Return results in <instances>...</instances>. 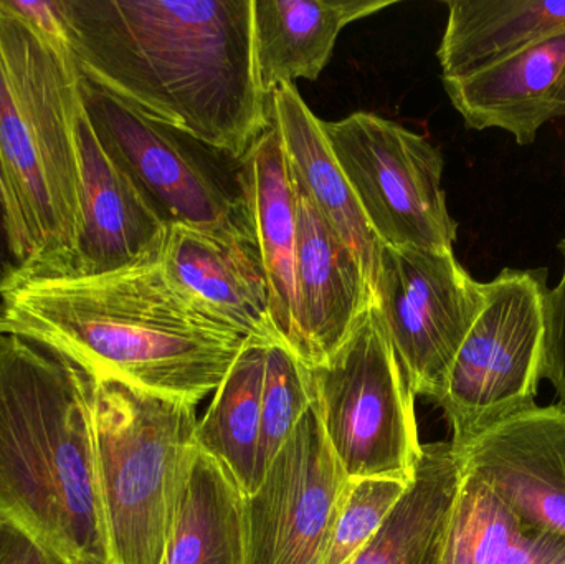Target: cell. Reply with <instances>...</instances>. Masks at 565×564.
Wrapping results in <instances>:
<instances>
[{
    "label": "cell",
    "mask_w": 565,
    "mask_h": 564,
    "mask_svg": "<svg viewBox=\"0 0 565 564\" xmlns=\"http://www.w3.org/2000/svg\"><path fill=\"white\" fill-rule=\"evenodd\" d=\"M530 529L463 469L460 492L438 564H518Z\"/></svg>",
    "instance_id": "cb8c5ba5"
},
{
    "label": "cell",
    "mask_w": 565,
    "mask_h": 564,
    "mask_svg": "<svg viewBox=\"0 0 565 564\" xmlns=\"http://www.w3.org/2000/svg\"><path fill=\"white\" fill-rule=\"evenodd\" d=\"M268 347L264 341H247L195 429L199 449L225 467L245 497L258 487L262 387Z\"/></svg>",
    "instance_id": "603a6c76"
},
{
    "label": "cell",
    "mask_w": 565,
    "mask_h": 564,
    "mask_svg": "<svg viewBox=\"0 0 565 564\" xmlns=\"http://www.w3.org/2000/svg\"><path fill=\"white\" fill-rule=\"evenodd\" d=\"M444 85L468 128L503 129L531 146L543 126L565 118V29Z\"/></svg>",
    "instance_id": "2e32d148"
},
{
    "label": "cell",
    "mask_w": 565,
    "mask_h": 564,
    "mask_svg": "<svg viewBox=\"0 0 565 564\" xmlns=\"http://www.w3.org/2000/svg\"><path fill=\"white\" fill-rule=\"evenodd\" d=\"M245 496L201 449L182 489L162 564H245Z\"/></svg>",
    "instance_id": "7402d4cb"
},
{
    "label": "cell",
    "mask_w": 565,
    "mask_h": 564,
    "mask_svg": "<svg viewBox=\"0 0 565 564\" xmlns=\"http://www.w3.org/2000/svg\"><path fill=\"white\" fill-rule=\"evenodd\" d=\"M78 141L82 225L72 277L161 264L169 225L106 155L85 111L79 116Z\"/></svg>",
    "instance_id": "9a60e30c"
},
{
    "label": "cell",
    "mask_w": 565,
    "mask_h": 564,
    "mask_svg": "<svg viewBox=\"0 0 565 564\" xmlns=\"http://www.w3.org/2000/svg\"><path fill=\"white\" fill-rule=\"evenodd\" d=\"M10 12L15 13L33 30L62 49L70 50L62 0H0Z\"/></svg>",
    "instance_id": "83f0119b"
},
{
    "label": "cell",
    "mask_w": 565,
    "mask_h": 564,
    "mask_svg": "<svg viewBox=\"0 0 565 564\" xmlns=\"http://www.w3.org/2000/svg\"><path fill=\"white\" fill-rule=\"evenodd\" d=\"M564 267L559 284L550 288L544 307L543 380L557 394V404L565 409V237L557 244Z\"/></svg>",
    "instance_id": "4316f807"
},
{
    "label": "cell",
    "mask_w": 565,
    "mask_h": 564,
    "mask_svg": "<svg viewBox=\"0 0 565 564\" xmlns=\"http://www.w3.org/2000/svg\"><path fill=\"white\" fill-rule=\"evenodd\" d=\"M161 267L169 284L205 317L247 340L282 343L257 237L169 225Z\"/></svg>",
    "instance_id": "4fadbf2b"
},
{
    "label": "cell",
    "mask_w": 565,
    "mask_h": 564,
    "mask_svg": "<svg viewBox=\"0 0 565 564\" xmlns=\"http://www.w3.org/2000/svg\"><path fill=\"white\" fill-rule=\"evenodd\" d=\"M195 407L93 380L96 473L113 563L164 562L175 509L199 450Z\"/></svg>",
    "instance_id": "5b68a950"
},
{
    "label": "cell",
    "mask_w": 565,
    "mask_h": 564,
    "mask_svg": "<svg viewBox=\"0 0 565 564\" xmlns=\"http://www.w3.org/2000/svg\"><path fill=\"white\" fill-rule=\"evenodd\" d=\"M375 313L414 396L437 403L487 290L454 252L381 245Z\"/></svg>",
    "instance_id": "30bf717a"
},
{
    "label": "cell",
    "mask_w": 565,
    "mask_h": 564,
    "mask_svg": "<svg viewBox=\"0 0 565 564\" xmlns=\"http://www.w3.org/2000/svg\"><path fill=\"white\" fill-rule=\"evenodd\" d=\"M82 113L72 52L0 2V159L22 275L73 274L82 225Z\"/></svg>",
    "instance_id": "277c9868"
},
{
    "label": "cell",
    "mask_w": 565,
    "mask_h": 564,
    "mask_svg": "<svg viewBox=\"0 0 565 564\" xmlns=\"http://www.w3.org/2000/svg\"><path fill=\"white\" fill-rule=\"evenodd\" d=\"M322 129L379 244L454 252L458 224L437 146L374 113L322 121Z\"/></svg>",
    "instance_id": "9c48e42d"
},
{
    "label": "cell",
    "mask_w": 565,
    "mask_h": 564,
    "mask_svg": "<svg viewBox=\"0 0 565 564\" xmlns=\"http://www.w3.org/2000/svg\"><path fill=\"white\" fill-rule=\"evenodd\" d=\"M93 380L0 331V520L52 564H115L96 473Z\"/></svg>",
    "instance_id": "3957f363"
},
{
    "label": "cell",
    "mask_w": 565,
    "mask_h": 564,
    "mask_svg": "<svg viewBox=\"0 0 565 564\" xmlns=\"http://www.w3.org/2000/svg\"><path fill=\"white\" fill-rule=\"evenodd\" d=\"M518 564H565V536L530 529Z\"/></svg>",
    "instance_id": "4dcf8cb0"
},
{
    "label": "cell",
    "mask_w": 565,
    "mask_h": 564,
    "mask_svg": "<svg viewBox=\"0 0 565 564\" xmlns=\"http://www.w3.org/2000/svg\"><path fill=\"white\" fill-rule=\"evenodd\" d=\"M79 93L99 145L166 224L257 237L248 155L151 118L83 73Z\"/></svg>",
    "instance_id": "8992f818"
},
{
    "label": "cell",
    "mask_w": 565,
    "mask_h": 564,
    "mask_svg": "<svg viewBox=\"0 0 565 564\" xmlns=\"http://www.w3.org/2000/svg\"><path fill=\"white\" fill-rule=\"evenodd\" d=\"M268 111L271 125L280 132L292 181L335 234L358 254L374 287L381 244L329 146L322 119L309 109L295 85L275 88L268 96Z\"/></svg>",
    "instance_id": "e0dca14e"
},
{
    "label": "cell",
    "mask_w": 565,
    "mask_h": 564,
    "mask_svg": "<svg viewBox=\"0 0 565 564\" xmlns=\"http://www.w3.org/2000/svg\"><path fill=\"white\" fill-rule=\"evenodd\" d=\"M0 331L109 380L198 406L247 338L192 307L161 264L92 277L22 275L0 298Z\"/></svg>",
    "instance_id": "7a4b0ae2"
},
{
    "label": "cell",
    "mask_w": 565,
    "mask_h": 564,
    "mask_svg": "<svg viewBox=\"0 0 565 564\" xmlns=\"http://www.w3.org/2000/svg\"><path fill=\"white\" fill-rule=\"evenodd\" d=\"M348 483L312 403L245 497V564H321Z\"/></svg>",
    "instance_id": "8fae6325"
},
{
    "label": "cell",
    "mask_w": 565,
    "mask_h": 564,
    "mask_svg": "<svg viewBox=\"0 0 565 564\" xmlns=\"http://www.w3.org/2000/svg\"><path fill=\"white\" fill-rule=\"evenodd\" d=\"M308 373L312 403L345 477L414 482L424 449L415 396L374 305Z\"/></svg>",
    "instance_id": "52a82bcc"
},
{
    "label": "cell",
    "mask_w": 565,
    "mask_h": 564,
    "mask_svg": "<svg viewBox=\"0 0 565 564\" xmlns=\"http://www.w3.org/2000/svg\"><path fill=\"white\" fill-rule=\"evenodd\" d=\"M292 179V178H291ZM296 245V357L312 368L328 360L374 301L364 265L292 181Z\"/></svg>",
    "instance_id": "5bb4252c"
},
{
    "label": "cell",
    "mask_w": 565,
    "mask_h": 564,
    "mask_svg": "<svg viewBox=\"0 0 565 564\" xmlns=\"http://www.w3.org/2000/svg\"><path fill=\"white\" fill-rule=\"evenodd\" d=\"M463 479L450 443L422 449L414 482L377 535L349 564H438Z\"/></svg>",
    "instance_id": "d6986e66"
},
{
    "label": "cell",
    "mask_w": 565,
    "mask_h": 564,
    "mask_svg": "<svg viewBox=\"0 0 565 564\" xmlns=\"http://www.w3.org/2000/svg\"><path fill=\"white\" fill-rule=\"evenodd\" d=\"M22 272V262L17 252L9 194H7L6 172L0 159V298L19 280Z\"/></svg>",
    "instance_id": "f1b7e54d"
},
{
    "label": "cell",
    "mask_w": 565,
    "mask_h": 564,
    "mask_svg": "<svg viewBox=\"0 0 565 564\" xmlns=\"http://www.w3.org/2000/svg\"><path fill=\"white\" fill-rule=\"evenodd\" d=\"M526 529L565 536V409L534 406L457 453Z\"/></svg>",
    "instance_id": "7c38bea8"
},
{
    "label": "cell",
    "mask_w": 565,
    "mask_h": 564,
    "mask_svg": "<svg viewBox=\"0 0 565 564\" xmlns=\"http://www.w3.org/2000/svg\"><path fill=\"white\" fill-rule=\"evenodd\" d=\"M411 483L382 477L351 479L332 522L321 564H349L377 535Z\"/></svg>",
    "instance_id": "484cf974"
},
{
    "label": "cell",
    "mask_w": 565,
    "mask_h": 564,
    "mask_svg": "<svg viewBox=\"0 0 565 564\" xmlns=\"http://www.w3.org/2000/svg\"><path fill=\"white\" fill-rule=\"evenodd\" d=\"M0 564H52L22 532L0 520Z\"/></svg>",
    "instance_id": "f546056e"
},
{
    "label": "cell",
    "mask_w": 565,
    "mask_h": 564,
    "mask_svg": "<svg viewBox=\"0 0 565 564\" xmlns=\"http://www.w3.org/2000/svg\"><path fill=\"white\" fill-rule=\"evenodd\" d=\"M438 46L444 79L458 78L565 29V0H451Z\"/></svg>",
    "instance_id": "44dd1931"
},
{
    "label": "cell",
    "mask_w": 565,
    "mask_h": 564,
    "mask_svg": "<svg viewBox=\"0 0 565 564\" xmlns=\"http://www.w3.org/2000/svg\"><path fill=\"white\" fill-rule=\"evenodd\" d=\"M487 298L437 401L463 450L491 427L536 406L543 380L547 268H504Z\"/></svg>",
    "instance_id": "ba28073f"
},
{
    "label": "cell",
    "mask_w": 565,
    "mask_h": 564,
    "mask_svg": "<svg viewBox=\"0 0 565 564\" xmlns=\"http://www.w3.org/2000/svg\"><path fill=\"white\" fill-rule=\"evenodd\" d=\"M392 0H254L255 58L268 96L295 79H318L339 33Z\"/></svg>",
    "instance_id": "ac0fdd59"
},
{
    "label": "cell",
    "mask_w": 565,
    "mask_h": 564,
    "mask_svg": "<svg viewBox=\"0 0 565 564\" xmlns=\"http://www.w3.org/2000/svg\"><path fill=\"white\" fill-rule=\"evenodd\" d=\"M312 391L308 366L286 344L268 347L262 387V429L258 444L257 480L274 462L295 430L296 424L311 407ZM258 489V487H257Z\"/></svg>",
    "instance_id": "d4e9b609"
},
{
    "label": "cell",
    "mask_w": 565,
    "mask_h": 564,
    "mask_svg": "<svg viewBox=\"0 0 565 564\" xmlns=\"http://www.w3.org/2000/svg\"><path fill=\"white\" fill-rule=\"evenodd\" d=\"M257 241L270 287L271 315L282 343L296 354L298 219L291 172L274 125L248 152Z\"/></svg>",
    "instance_id": "ffe728a7"
},
{
    "label": "cell",
    "mask_w": 565,
    "mask_h": 564,
    "mask_svg": "<svg viewBox=\"0 0 565 564\" xmlns=\"http://www.w3.org/2000/svg\"><path fill=\"white\" fill-rule=\"evenodd\" d=\"M79 73L151 118L245 158L271 126L254 0H62Z\"/></svg>",
    "instance_id": "6da1fadb"
}]
</instances>
